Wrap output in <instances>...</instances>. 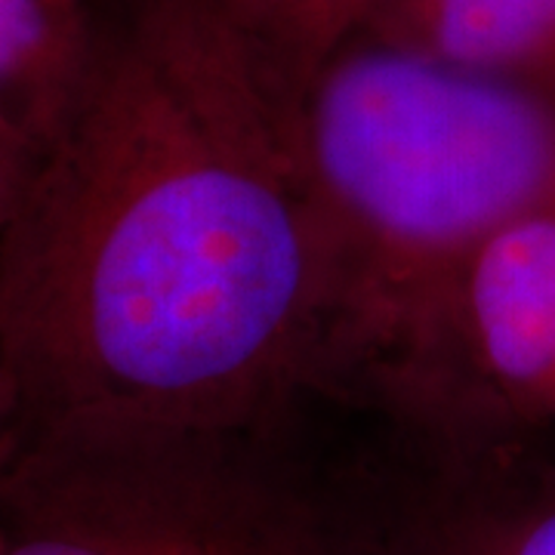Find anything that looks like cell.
<instances>
[{
  "label": "cell",
  "instance_id": "1",
  "mask_svg": "<svg viewBox=\"0 0 555 555\" xmlns=\"http://www.w3.org/2000/svg\"><path fill=\"white\" fill-rule=\"evenodd\" d=\"M331 269L299 124L214 0H120L83 100L0 198V451L324 398Z\"/></svg>",
  "mask_w": 555,
  "mask_h": 555
},
{
  "label": "cell",
  "instance_id": "2",
  "mask_svg": "<svg viewBox=\"0 0 555 555\" xmlns=\"http://www.w3.org/2000/svg\"><path fill=\"white\" fill-rule=\"evenodd\" d=\"M331 269L324 398L356 411L451 278L555 207V96L358 35L299 108Z\"/></svg>",
  "mask_w": 555,
  "mask_h": 555
},
{
  "label": "cell",
  "instance_id": "3",
  "mask_svg": "<svg viewBox=\"0 0 555 555\" xmlns=\"http://www.w3.org/2000/svg\"><path fill=\"white\" fill-rule=\"evenodd\" d=\"M321 401L7 448L0 555H420L411 460L386 429L358 451L321 441Z\"/></svg>",
  "mask_w": 555,
  "mask_h": 555
},
{
  "label": "cell",
  "instance_id": "4",
  "mask_svg": "<svg viewBox=\"0 0 555 555\" xmlns=\"http://www.w3.org/2000/svg\"><path fill=\"white\" fill-rule=\"evenodd\" d=\"M102 47L96 0H0V198L53 149Z\"/></svg>",
  "mask_w": 555,
  "mask_h": 555
},
{
  "label": "cell",
  "instance_id": "5",
  "mask_svg": "<svg viewBox=\"0 0 555 555\" xmlns=\"http://www.w3.org/2000/svg\"><path fill=\"white\" fill-rule=\"evenodd\" d=\"M408 460L420 555H555V448Z\"/></svg>",
  "mask_w": 555,
  "mask_h": 555
},
{
  "label": "cell",
  "instance_id": "6",
  "mask_svg": "<svg viewBox=\"0 0 555 555\" xmlns=\"http://www.w3.org/2000/svg\"><path fill=\"white\" fill-rule=\"evenodd\" d=\"M361 35L555 96V0H383Z\"/></svg>",
  "mask_w": 555,
  "mask_h": 555
},
{
  "label": "cell",
  "instance_id": "7",
  "mask_svg": "<svg viewBox=\"0 0 555 555\" xmlns=\"http://www.w3.org/2000/svg\"><path fill=\"white\" fill-rule=\"evenodd\" d=\"M383 0H214L272 100L299 124L324 65L356 40Z\"/></svg>",
  "mask_w": 555,
  "mask_h": 555
}]
</instances>
